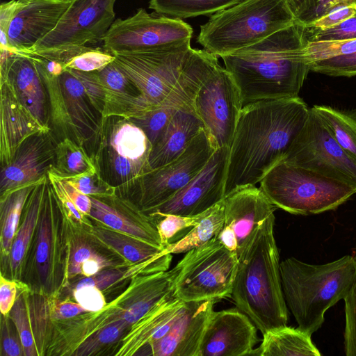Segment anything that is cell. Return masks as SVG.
Wrapping results in <instances>:
<instances>
[{
	"label": "cell",
	"instance_id": "1",
	"mask_svg": "<svg viewBox=\"0 0 356 356\" xmlns=\"http://www.w3.org/2000/svg\"><path fill=\"white\" fill-rule=\"evenodd\" d=\"M310 108L298 97L259 101L241 111L227 163L225 196L260 183L283 161L302 130Z\"/></svg>",
	"mask_w": 356,
	"mask_h": 356
},
{
	"label": "cell",
	"instance_id": "2",
	"mask_svg": "<svg viewBox=\"0 0 356 356\" xmlns=\"http://www.w3.org/2000/svg\"><path fill=\"white\" fill-rule=\"evenodd\" d=\"M304 26L296 22L248 47L223 56L243 106L299 96L310 70Z\"/></svg>",
	"mask_w": 356,
	"mask_h": 356
},
{
	"label": "cell",
	"instance_id": "3",
	"mask_svg": "<svg viewBox=\"0 0 356 356\" xmlns=\"http://www.w3.org/2000/svg\"><path fill=\"white\" fill-rule=\"evenodd\" d=\"M275 217H268L257 229L238 258L232 298L264 334L287 325L289 313L280 270L275 236Z\"/></svg>",
	"mask_w": 356,
	"mask_h": 356
},
{
	"label": "cell",
	"instance_id": "4",
	"mask_svg": "<svg viewBox=\"0 0 356 356\" xmlns=\"http://www.w3.org/2000/svg\"><path fill=\"white\" fill-rule=\"evenodd\" d=\"M179 268L133 277L120 294L96 312L52 321L45 356H72L76 347L99 330L116 322L133 325L163 299L174 294Z\"/></svg>",
	"mask_w": 356,
	"mask_h": 356
},
{
	"label": "cell",
	"instance_id": "5",
	"mask_svg": "<svg viewBox=\"0 0 356 356\" xmlns=\"http://www.w3.org/2000/svg\"><path fill=\"white\" fill-rule=\"evenodd\" d=\"M286 304L298 327L312 335L324 323L325 312L344 300L356 282V260L351 255L321 265L294 257L280 264Z\"/></svg>",
	"mask_w": 356,
	"mask_h": 356
},
{
	"label": "cell",
	"instance_id": "6",
	"mask_svg": "<svg viewBox=\"0 0 356 356\" xmlns=\"http://www.w3.org/2000/svg\"><path fill=\"white\" fill-rule=\"evenodd\" d=\"M286 0H241L212 14L197 42L222 57L252 45L296 23Z\"/></svg>",
	"mask_w": 356,
	"mask_h": 356
},
{
	"label": "cell",
	"instance_id": "7",
	"mask_svg": "<svg viewBox=\"0 0 356 356\" xmlns=\"http://www.w3.org/2000/svg\"><path fill=\"white\" fill-rule=\"evenodd\" d=\"M66 217L48 178L20 281L30 292L58 298L65 287Z\"/></svg>",
	"mask_w": 356,
	"mask_h": 356
},
{
	"label": "cell",
	"instance_id": "8",
	"mask_svg": "<svg viewBox=\"0 0 356 356\" xmlns=\"http://www.w3.org/2000/svg\"><path fill=\"white\" fill-rule=\"evenodd\" d=\"M152 144L144 131L128 118L102 117L90 155L97 172L115 193L129 198L140 178L150 170Z\"/></svg>",
	"mask_w": 356,
	"mask_h": 356
},
{
	"label": "cell",
	"instance_id": "9",
	"mask_svg": "<svg viewBox=\"0 0 356 356\" xmlns=\"http://www.w3.org/2000/svg\"><path fill=\"white\" fill-rule=\"evenodd\" d=\"M260 188L277 208L303 216L334 210L356 193L348 184L285 161L267 172Z\"/></svg>",
	"mask_w": 356,
	"mask_h": 356
},
{
	"label": "cell",
	"instance_id": "10",
	"mask_svg": "<svg viewBox=\"0 0 356 356\" xmlns=\"http://www.w3.org/2000/svg\"><path fill=\"white\" fill-rule=\"evenodd\" d=\"M177 266L174 295L178 298L188 302L232 296L238 258L216 236L186 252Z\"/></svg>",
	"mask_w": 356,
	"mask_h": 356
},
{
	"label": "cell",
	"instance_id": "11",
	"mask_svg": "<svg viewBox=\"0 0 356 356\" xmlns=\"http://www.w3.org/2000/svg\"><path fill=\"white\" fill-rule=\"evenodd\" d=\"M37 64L49 96L51 130L58 140L69 138L89 154L101 124L102 113L92 105L82 83L69 69L60 76H54L40 63Z\"/></svg>",
	"mask_w": 356,
	"mask_h": 356
},
{
	"label": "cell",
	"instance_id": "12",
	"mask_svg": "<svg viewBox=\"0 0 356 356\" xmlns=\"http://www.w3.org/2000/svg\"><path fill=\"white\" fill-rule=\"evenodd\" d=\"M218 148L202 129L179 156L145 173L128 199L145 213L161 205L201 171Z\"/></svg>",
	"mask_w": 356,
	"mask_h": 356
},
{
	"label": "cell",
	"instance_id": "13",
	"mask_svg": "<svg viewBox=\"0 0 356 356\" xmlns=\"http://www.w3.org/2000/svg\"><path fill=\"white\" fill-rule=\"evenodd\" d=\"M193 28L181 19L144 8L126 19H116L103 40V49L113 54H132L172 47L191 40Z\"/></svg>",
	"mask_w": 356,
	"mask_h": 356
},
{
	"label": "cell",
	"instance_id": "14",
	"mask_svg": "<svg viewBox=\"0 0 356 356\" xmlns=\"http://www.w3.org/2000/svg\"><path fill=\"white\" fill-rule=\"evenodd\" d=\"M282 161L316 172L356 188V161L337 143L312 108L302 130Z\"/></svg>",
	"mask_w": 356,
	"mask_h": 356
},
{
	"label": "cell",
	"instance_id": "15",
	"mask_svg": "<svg viewBox=\"0 0 356 356\" xmlns=\"http://www.w3.org/2000/svg\"><path fill=\"white\" fill-rule=\"evenodd\" d=\"M192 104L218 147L229 148L243 107L240 91L229 72L217 63Z\"/></svg>",
	"mask_w": 356,
	"mask_h": 356
},
{
	"label": "cell",
	"instance_id": "16",
	"mask_svg": "<svg viewBox=\"0 0 356 356\" xmlns=\"http://www.w3.org/2000/svg\"><path fill=\"white\" fill-rule=\"evenodd\" d=\"M116 1L73 0L54 30L23 53L62 50L103 42L115 20Z\"/></svg>",
	"mask_w": 356,
	"mask_h": 356
},
{
	"label": "cell",
	"instance_id": "17",
	"mask_svg": "<svg viewBox=\"0 0 356 356\" xmlns=\"http://www.w3.org/2000/svg\"><path fill=\"white\" fill-rule=\"evenodd\" d=\"M229 148L218 147L201 171L165 203L145 213L196 216L208 210L225 197V180Z\"/></svg>",
	"mask_w": 356,
	"mask_h": 356
},
{
	"label": "cell",
	"instance_id": "18",
	"mask_svg": "<svg viewBox=\"0 0 356 356\" xmlns=\"http://www.w3.org/2000/svg\"><path fill=\"white\" fill-rule=\"evenodd\" d=\"M58 141L51 129L37 132L25 139L10 162L1 167L0 195L47 176L55 163Z\"/></svg>",
	"mask_w": 356,
	"mask_h": 356
},
{
	"label": "cell",
	"instance_id": "19",
	"mask_svg": "<svg viewBox=\"0 0 356 356\" xmlns=\"http://www.w3.org/2000/svg\"><path fill=\"white\" fill-rule=\"evenodd\" d=\"M258 341L257 326L238 308L213 311L202 339L200 356L251 355Z\"/></svg>",
	"mask_w": 356,
	"mask_h": 356
},
{
	"label": "cell",
	"instance_id": "20",
	"mask_svg": "<svg viewBox=\"0 0 356 356\" xmlns=\"http://www.w3.org/2000/svg\"><path fill=\"white\" fill-rule=\"evenodd\" d=\"M0 68V81H8L21 104L44 127L51 129L48 93L33 57L1 50Z\"/></svg>",
	"mask_w": 356,
	"mask_h": 356
},
{
	"label": "cell",
	"instance_id": "21",
	"mask_svg": "<svg viewBox=\"0 0 356 356\" xmlns=\"http://www.w3.org/2000/svg\"><path fill=\"white\" fill-rule=\"evenodd\" d=\"M91 227L76 225L66 218L67 254L65 288L105 269L130 265L95 236L90 231Z\"/></svg>",
	"mask_w": 356,
	"mask_h": 356
},
{
	"label": "cell",
	"instance_id": "22",
	"mask_svg": "<svg viewBox=\"0 0 356 356\" xmlns=\"http://www.w3.org/2000/svg\"><path fill=\"white\" fill-rule=\"evenodd\" d=\"M73 0H19L8 30L12 50L25 52L54 30Z\"/></svg>",
	"mask_w": 356,
	"mask_h": 356
},
{
	"label": "cell",
	"instance_id": "23",
	"mask_svg": "<svg viewBox=\"0 0 356 356\" xmlns=\"http://www.w3.org/2000/svg\"><path fill=\"white\" fill-rule=\"evenodd\" d=\"M188 302L174 294L134 323L112 349V356L150 355V345L164 337L186 310Z\"/></svg>",
	"mask_w": 356,
	"mask_h": 356
},
{
	"label": "cell",
	"instance_id": "24",
	"mask_svg": "<svg viewBox=\"0 0 356 356\" xmlns=\"http://www.w3.org/2000/svg\"><path fill=\"white\" fill-rule=\"evenodd\" d=\"M224 226L230 229L238 241L239 258L250 244L259 227L277 208L256 186L238 188L224 198Z\"/></svg>",
	"mask_w": 356,
	"mask_h": 356
},
{
	"label": "cell",
	"instance_id": "25",
	"mask_svg": "<svg viewBox=\"0 0 356 356\" xmlns=\"http://www.w3.org/2000/svg\"><path fill=\"white\" fill-rule=\"evenodd\" d=\"M217 301L188 302L186 310L170 330L150 345V355L200 356L202 339Z\"/></svg>",
	"mask_w": 356,
	"mask_h": 356
},
{
	"label": "cell",
	"instance_id": "26",
	"mask_svg": "<svg viewBox=\"0 0 356 356\" xmlns=\"http://www.w3.org/2000/svg\"><path fill=\"white\" fill-rule=\"evenodd\" d=\"M90 197L92 208L88 216L91 219L114 230L163 248L155 221L129 199L116 193Z\"/></svg>",
	"mask_w": 356,
	"mask_h": 356
},
{
	"label": "cell",
	"instance_id": "27",
	"mask_svg": "<svg viewBox=\"0 0 356 356\" xmlns=\"http://www.w3.org/2000/svg\"><path fill=\"white\" fill-rule=\"evenodd\" d=\"M0 160L1 167L11 161L21 143L44 127L21 104L11 84L1 81Z\"/></svg>",
	"mask_w": 356,
	"mask_h": 356
},
{
	"label": "cell",
	"instance_id": "28",
	"mask_svg": "<svg viewBox=\"0 0 356 356\" xmlns=\"http://www.w3.org/2000/svg\"><path fill=\"white\" fill-rule=\"evenodd\" d=\"M204 128L193 104L177 108L152 147L149 156L150 170L165 165L179 156Z\"/></svg>",
	"mask_w": 356,
	"mask_h": 356
},
{
	"label": "cell",
	"instance_id": "29",
	"mask_svg": "<svg viewBox=\"0 0 356 356\" xmlns=\"http://www.w3.org/2000/svg\"><path fill=\"white\" fill-rule=\"evenodd\" d=\"M48 175L38 181L31 191L24 205L19 228L14 238L5 277L20 281L26 255L38 222Z\"/></svg>",
	"mask_w": 356,
	"mask_h": 356
},
{
	"label": "cell",
	"instance_id": "30",
	"mask_svg": "<svg viewBox=\"0 0 356 356\" xmlns=\"http://www.w3.org/2000/svg\"><path fill=\"white\" fill-rule=\"evenodd\" d=\"M263 334L260 346L251 355L259 356H320L312 341V335L299 327L287 325L273 328Z\"/></svg>",
	"mask_w": 356,
	"mask_h": 356
},
{
	"label": "cell",
	"instance_id": "31",
	"mask_svg": "<svg viewBox=\"0 0 356 356\" xmlns=\"http://www.w3.org/2000/svg\"><path fill=\"white\" fill-rule=\"evenodd\" d=\"M38 182L0 195V274L3 275L6 270L12 244L19 226L24 205Z\"/></svg>",
	"mask_w": 356,
	"mask_h": 356
},
{
	"label": "cell",
	"instance_id": "32",
	"mask_svg": "<svg viewBox=\"0 0 356 356\" xmlns=\"http://www.w3.org/2000/svg\"><path fill=\"white\" fill-rule=\"evenodd\" d=\"M92 222L93 225L90 228V232L130 265L143 262L168 253L164 248L114 230L94 220Z\"/></svg>",
	"mask_w": 356,
	"mask_h": 356
},
{
	"label": "cell",
	"instance_id": "33",
	"mask_svg": "<svg viewBox=\"0 0 356 356\" xmlns=\"http://www.w3.org/2000/svg\"><path fill=\"white\" fill-rule=\"evenodd\" d=\"M225 223L224 199L205 211L200 220L179 241L169 244L168 253L186 252L218 236Z\"/></svg>",
	"mask_w": 356,
	"mask_h": 356
},
{
	"label": "cell",
	"instance_id": "34",
	"mask_svg": "<svg viewBox=\"0 0 356 356\" xmlns=\"http://www.w3.org/2000/svg\"><path fill=\"white\" fill-rule=\"evenodd\" d=\"M96 172L91 156L83 147L69 138L58 141L55 163L49 172L67 179Z\"/></svg>",
	"mask_w": 356,
	"mask_h": 356
},
{
	"label": "cell",
	"instance_id": "35",
	"mask_svg": "<svg viewBox=\"0 0 356 356\" xmlns=\"http://www.w3.org/2000/svg\"><path fill=\"white\" fill-rule=\"evenodd\" d=\"M312 108L337 143L356 161V115L325 105H314Z\"/></svg>",
	"mask_w": 356,
	"mask_h": 356
},
{
	"label": "cell",
	"instance_id": "36",
	"mask_svg": "<svg viewBox=\"0 0 356 356\" xmlns=\"http://www.w3.org/2000/svg\"><path fill=\"white\" fill-rule=\"evenodd\" d=\"M241 0H149L155 13L179 19L214 14Z\"/></svg>",
	"mask_w": 356,
	"mask_h": 356
},
{
	"label": "cell",
	"instance_id": "37",
	"mask_svg": "<svg viewBox=\"0 0 356 356\" xmlns=\"http://www.w3.org/2000/svg\"><path fill=\"white\" fill-rule=\"evenodd\" d=\"M131 325L116 322L110 324L84 339L72 356L110 355L113 347L127 333Z\"/></svg>",
	"mask_w": 356,
	"mask_h": 356
},
{
	"label": "cell",
	"instance_id": "38",
	"mask_svg": "<svg viewBox=\"0 0 356 356\" xmlns=\"http://www.w3.org/2000/svg\"><path fill=\"white\" fill-rule=\"evenodd\" d=\"M27 293L28 289L20 284L17 300L8 316L19 332L24 356H40L30 322Z\"/></svg>",
	"mask_w": 356,
	"mask_h": 356
},
{
	"label": "cell",
	"instance_id": "39",
	"mask_svg": "<svg viewBox=\"0 0 356 356\" xmlns=\"http://www.w3.org/2000/svg\"><path fill=\"white\" fill-rule=\"evenodd\" d=\"M177 109L163 106H156L129 120L144 131L153 146L163 134Z\"/></svg>",
	"mask_w": 356,
	"mask_h": 356
},
{
	"label": "cell",
	"instance_id": "40",
	"mask_svg": "<svg viewBox=\"0 0 356 356\" xmlns=\"http://www.w3.org/2000/svg\"><path fill=\"white\" fill-rule=\"evenodd\" d=\"M204 212L193 216L171 213L150 216L156 222L162 246L165 248L169 244L175 242L174 238H176L179 234L184 233L186 229H191L197 225Z\"/></svg>",
	"mask_w": 356,
	"mask_h": 356
},
{
	"label": "cell",
	"instance_id": "41",
	"mask_svg": "<svg viewBox=\"0 0 356 356\" xmlns=\"http://www.w3.org/2000/svg\"><path fill=\"white\" fill-rule=\"evenodd\" d=\"M115 60V56L105 51L103 47L84 46L71 58L64 66L82 72L97 71Z\"/></svg>",
	"mask_w": 356,
	"mask_h": 356
},
{
	"label": "cell",
	"instance_id": "42",
	"mask_svg": "<svg viewBox=\"0 0 356 356\" xmlns=\"http://www.w3.org/2000/svg\"><path fill=\"white\" fill-rule=\"evenodd\" d=\"M309 63L346 55L356 51V38L307 42L305 46Z\"/></svg>",
	"mask_w": 356,
	"mask_h": 356
},
{
	"label": "cell",
	"instance_id": "43",
	"mask_svg": "<svg viewBox=\"0 0 356 356\" xmlns=\"http://www.w3.org/2000/svg\"><path fill=\"white\" fill-rule=\"evenodd\" d=\"M310 70L332 76H356V51L309 63Z\"/></svg>",
	"mask_w": 356,
	"mask_h": 356
},
{
	"label": "cell",
	"instance_id": "44",
	"mask_svg": "<svg viewBox=\"0 0 356 356\" xmlns=\"http://www.w3.org/2000/svg\"><path fill=\"white\" fill-rule=\"evenodd\" d=\"M0 355L24 356L19 332L8 314H1Z\"/></svg>",
	"mask_w": 356,
	"mask_h": 356
},
{
	"label": "cell",
	"instance_id": "45",
	"mask_svg": "<svg viewBox=\"0 0 356 356\" xmlns=\"http://www.w3.org/2000/svg\"><path fill=\"white\" fill-rule=\"evenodd\" d=\"M48 178L63 207L66 218L76 225L91 227L93 225L92 220L79 211L67 193L63 181L49 172Z\"/></svg>",
	"mask_w": 356,
	"mask_h": 356
},
{
	"label": "cell",
	"instance_id": "46",
	"mask_svg": "<svg viewBox=\"0 0 356 356\" xmlns=\"http://www.w3.org/2000/svg\"><path fill=\"white\" fill-rule=\"evenodd\" d=\"M63 180L88 196L102 197L115 193V188L97 172Z\"/></svg>",
	"mask_w": 356,
	"mask_h": 356
},
{
	"label": "cell",
	"instance_id": "47",
	"mask_svg": "<svg viewBox=\"0 0 356 356\" xmlns=\"http://www.w3.org/2000/svg\"><path fill=\"white\" fill-rule=\"evenodd\" d=\"M304 33L307 42L356 38V14L327 29L308 32L304 28Z\"/></svg>",
	"mask_w": 356,
	"mask_h": 356
},
{
	"label": "cell",
	"instance_id": "48",
	"mask_svg": "<svg viewBox=\"0 0 356 356\" xmlns=\"http://www.w3.org/2000/svg\"><path fill=\"white\" fill-rule=\"evenodd\" d=\"M346 326L344 349L347 356H356V282L344 298Z\"/></svg>",
	"mask_w": 356,
	"mask_h": 356
},
{
	"label": "cell",
	"instance_id": "49",
	"mask_svg": "<svg viewBox=\"0 0 356 356\" xmlns=\"http://www.w3.org/2000/svg\"><path fill=\"white\" fill-rule=\"evenodd\" d=\"M69 70L82 83L91 103L102 115L105 105V91L97 72Z\"/></svg>",
	"mask_w": 356,
	"mask_h": 356
},
{
	"label": "cell",
	"instance_id": "50",
	"mask_svg": "<svg viewBox=\"0 0 356 356\" xmlns=\"http://www.w3.org/2000/svg\"><path fill=\"white\" fill-rule=\"evenodd\" d=\"M341 5H356V0H307L305 10L296 21L307 26Z\"/></svg>",
	"mask_w": 356,
	"mask_h": 356
},
{
	"label": "cell",
	"instance_id": "51",
	"mask_svg": "<svg viewBox=\"0 0 356 356\" xmlns=\"http://www.w3.org/2000/svg\"><path fill=\"white\" fill-rule=\"evenodd\" d=\"M70 298L88 312H99L107 304L104 292L93 285L74 289L70 294Z\"/></svg>",
	"mask_w": 356,
	"mask_h": 356
},
{
	"label": "cell",
	"instance_id": "52",
	"mask_svg": "<svg viewBox=\"0 0 356 356\" xmlns=\"http://www.w3.org/2000/svg\"><path fill=\"white\" fill-rule=\"evenodd\" d=\"M355 14L356 5H341L304 28L308 32L325 30L337 25Z\"/></svg>",
	"mask_w": 356,
	"mask_h": 356
},
{
	"label": "cell",
	"instance_id": "53",
	"mask_svg": "<svg viewBox=\"0 0 356 356\" xmlns=\"http://www.w3.org/2000/svg\"><path fill=\"white\" fill-rule=\"evenodd\" d=\"M50 313L52 321H64L88 312L71 298L59 299L49 297Z\"/></svg>",
	"mask_w": 356,
	"mask_h": 356
},
{
	"label": "cell",
	"instance_id": "54",
	"mask_svg": "<svg viewBox=\"0 0 356 356\" xmlns=\"http://www.w3.org/2000/svg\"><path fill=\"white\" fill-rule=\"evenodd\" d=\"M20 283L0 274V312L8 315L15 303Z\"/></svg>",
	"mask_w": 356,
	"mask_h": 356
},
{
	"label": "cell",
	"instance_id": "55",
	"mask_svg": "<svg viewBox=\"0 0 356 356\" xmlns=\"http://www.w3.org/2000/svg\"><path fill=\"white\" fill-rule=\"evenodd\" d=\"M19 5V0H10L3 2L0 6V50L10 51L12 49L8 38V30Z\"/></svg>",
	"mask_w": 356,
	"mask_h": 356
},
{
	"label": "cell",
	"instance_id": "56",
	"mask_svg": "<svg viewBox=\"0 0 356 356\" xmlns=\"http://www.w3.org/2000/svg\"><path fill=\"white\" fill-rule=\"evenodd\" d=\"M61 180L63 182L67 193L76 208L83 215L88 216L92 208V202L90 196L80 192L65 180Z\"/></svg>",
	"mask_w": 356,
	"mask_h": 356
},
{
	"label": "cell",
	"instance_id": "57",
	"mask_svg": "<svg viewBox=\"0 0 356 356\" xmlns=\"http://www.w3.org/2000/svg\"><path fill=\"white\" fill-rule=\"evenodd\" d=\"M286 1L296 19L305 10L307 0H286Z\"/></svg>",
	"mask_w": 356,
	"mask_h": 356
},
{
	"label": "cell",
	"instance_id": "58",
	"mask_svg": "<svg viewBox=\"0 0 356 356\" xmlns=\"http://www.w3.org/2000/svg\"><path fill=\"white\" fill-rule=\"evenodd\" d=\"M355 260H356V257H355Z\"/></svg>",
	"mask_w": 356,
	"mask_h": 356
}]
</instances>
